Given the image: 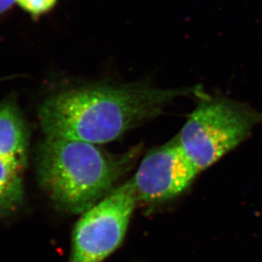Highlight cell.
Listing matches in <instances>:
<instances>
[{
    "label": "cell",
    "instance_id": "obj_7",
    "mask_svg": "<svg viewBox=\"0 0 262 262\" xmlns=\"http://www.w3.org/2000/svg\"><path fill=\"white\" fill-rule=\"evenodd\" d=\"M23 172L0 160V215H6L23 202Z\"/></svg>",
    "mask_w": 262,
    "mask_h": 262
},
{
    "label": "cell",
    "instance_id": "obj_4",
    "mask_svg": "<svg viewBox=\"0 0 262 262\" xmlns=\"http://www.w3.org/2000/svg\"><path fill=\"white\" fill-rule=\"evenodd\" d=\"M139 204L133 178L82 213L72 233L70 262H103L123 242Z\"/></svg>",
    "mask_w": 262,
    "mask_h": 262
},
{
    "label": "cell",
    "instance_id": "obj_2",
    "mask_svg": "<svg viewBox=\"0 0 262 262\" xmlns=\"http://www.w3.org/2000/svg\"><path fill=\"white\" fill-rule=\"evenodd\" d=\"M142 148L113 154L97 144L45 138L37 152V174L45 194L61 210L82 214L111 193L136 163Z\"/></svg>",
    "mask_w": 262,
    "mask_h": 262
},
{
    "label": "cell",
    "instance_id": "obj_5",
    "mask_svg": "<svg viewBox=\"0 0 262 262\" xmlns=\"http://www.w3.org/2000/svg\"><path fill=\"white\" fill-rule=\"evenodd\" d=\"M200 172L176 136L151 148L132 178L139 204L156 205L171 201L188 189Z\"/></svg>",
    "mask_w": 262,
    "mask_h": 262
},
{
    "label": "cell",
    "instance_id": "obj_6",
    "mask_svg": "<svg viewBox=\"0 0 262 262\" xmlns=\"http://www.w3.org/2000/svg\"><path fill=\"white\" fill-rule=\"evenodd\" d=\"M28 124L13 96L0 102V160L23 172L28 162Z\"/></svg>",
    "mask_w": 262,
    "mask_h": 262
},
{
    "label": "cell",
    "instance_id": "obj_3",
    "mask_svg": "<svg viewBox=\"0 0 262 262\" xmlns=\"http://www.w3.org/2000/svg\"><path fill=\"white\" fill-rule=\"evenodd\" d=\"M195 108L176 137L202 171L239 145L262 123V112L222 94L201 92Z\"/></svg>",
    "mask_w": 262,
    "mask_h": 262
},
{
    "label": "cell",
    "instance_id": "obj_9",
    "mask_svg": "<svg viewBox=\"0 0 262 262\" xmlns=\"http://www.w3.org/2000/svg\"><path fill=\"white\" fill-rule=\"evenodd\" d=\"M14 4H15V0H0V16L7 12Z\"/></svg>",
    "mask_w": 262,
    "mask_h": 262
},
{
    "label": "cell",
    "instance_id": "obj_8",
    "mask_svg": "<svg viewBox=\"0 0 262 262\" xmlns=\"http://www.w3.org/2000/svg\"><path fill=\"white\" fill-rule=\"evenodd\" d=\"M58 0H15L24 11L33 19H37L46 13L50 12L57 4Z\"/></svg>",
    "mask_w": 262,
    "mask_h": 262
},
{
    "label": "cell",
    "instance_id": "obj_1",
    "mask_svg": "<svg viewBox=\"0 0 262 262\" xmlns=\"http://www.w3.org/2000/svg\"><path fill=\"white\" fill-rule=\"evenodd\" d=\"M204 89L201 85L161 89L148 81L73 86L49 95L37 116L45 138L99 145L161 116L175 99L196 98Z\"/></svg>",
    "mask_w": 262,
    "mask_h": 262
}]
</instances>
